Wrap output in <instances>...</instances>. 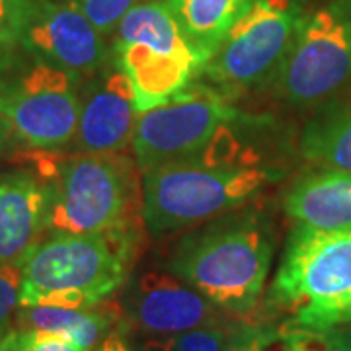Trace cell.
<instances>
[{
	"mask_svg": "<svg viewBox=\"0 0 351 351\" xmlns=\"http://www.w3.org/2000/svg\"><path fill=\"white\" fill-rule=\"evenodd\" d=\"M232 125L195 154L143 170V221L152 237L228 215L281 178Z\"/></svg>",
	"mask_w": 351,
	"mask_h": 351,
	"instance_id": "cell-1",
	"label": "cell"
},
{
	"mask_svg": "<svg viewBox=\"0 0 351 351\" xmlns=\"http://www.w3.org/2000/svg\"><path fill=\"white\" fill-rule=\"evenodd\" d=\"M36 176L49 191L45 234L141 228L143 170L127 152L38 151Z\"/></svg>",
	"mask_w": 351,
	"mask_h": 351,
	"instance_id": "cell-2",
	"label": "cell"
},
{
	"mask_svg": "<svg viewBox=\"0 0 351 351\" xmlns=\"http://www.w3.org/2000/svg\"><path fill=\"white\" fill-rule=\"evenodd\" d=\"M141 228L98 234H49L22 258L20 306L84 308L125 285Z\"/></svg>",
	"mask_w": 351,
	"mask_h": 351,
	"instance_id": "cell-3",
	"label": "cell"
},
{
	"mask_svg": "<svg viewBox=\"0 0 351 351\" xmlns=\"http://www.w3.org/2000/svg\"><path fill=\"white\" fill-rule=\"evenodd\" d=\"M271 260L269 225L260 213H239L193 230L182 240L168 267L217 311L246 316L262 299Z\"/></svg>",
	"mask_w": 351,
	"mask_h": 351,
	"instance_id": "cell-4",
	"label": "cell"
},
{
	"mask_svg": "<svg viewBox=\"0 0 351 351\" xmlns=\"http://www.w3.org/2000/svg\"><path fill=\"white\" fill-rule=\"evenodd\" d=\"M283 326L326 330L351 324V228L297 225L267 293Z\"/></svg>",
	"mask_w": 351,
	"mask_h": 351,
	"instance_id": "cell-5",
	"label": "cell"
},
{
	"mask_svg": "<svg viewBox=\"0 0 351 351\" xmlns=\"http://www.w3.org/2000/svg\"><path fill=\"white\" fill-rule=\"evenodd\" d=\"M112 38V59L131 82L138 115L197 82L209 61L162 0L137 2Z\"/></svg>",
	"mask_w": 351,
	"mask_h": 351,
	"instance_id": "cell-6",
	"label": "cell"
},
{
	"mask_svg": "<svg viewBox=\"0 0 351 351\" xmlns=\"http://www.w3.org/2000/svg\"><path fill=\"white\" fill-rule=\"evenodd\" d=\"M82 80L20 43L0 47V115L25 147L61 151L75 137Z\"/></svg>",
	"mask_w": 351,
	"mask_h": 351,
	"instance_id": "cell-7",
	"label": "cell"
},
{
	"mask_svg": "<svg viewBox=\"0 0 351 351\" xmlns=\"http://www.w3.org/2000/svg\"><path fill=\"white\" fill-rule=\"evenodd\" d=\"M308 0H256L217 43L203 75L230 96L274 82L308 12Z\"/></svg>",
	"mask_w": 351,
	"mask_h": 351,
	"instance_id": "cell-8",
	"label": "cell"
},
{
	"mask_svg": "<svg viewBox=\"0 0 351 351\" xmlns=\"http://www.w3.org/2000/svg\"><path fill=\"white\" fill-rule=\"evenodd\" d=\"M271 84L297 108L322 104L350 86L351 0H326L306 12Z\"/></svg>",
	"mask_w": 351,
	"mask_h": 351,
	"instance_id": "cell-9",
	"label": "cell"
},
{
	"mask_svg": "<svg viewBox=\"0 0 351 351\" xmlns=\"http://www.w3.org/2000/svg\"><path fill=\"white\" fill-rule=\"evenodd\" d=\"M240 119L230 96L193 82L172 100L138 115L131 151L141 170H147L199 152L223 127Z\"/></svg>",
	"mask_w": 351,
	"mask_h": 351,
	"instance_id": "cell-10",
	"label": "cell"
},
{
	"mask_svg": "<svg viewBox=\"0 0 351 351\" xmlns=\"http://www.w3.org/2000/svg\"><path fill=\"white\" fill-rule=\"evenodd\" d=\"M20 45L71 75H96L112 57L106 36L63 0H32Z\"/></svg>",
	"mask_w": 351,
	"mask_h": 351,
	"instance_id": "cell-11",
	"label": "cell"
},
{
	"mask_svg": "<svg viewBox=\"0 0 351 351\" xmlns=\"http://www.w3.org/2000/svg\"><path fill=\"white\" fill-rule=\"evenodd\" d=\"M138 119L137 101L127 75L110 57L96 75L82 80L75 152H125Z\"/></svg>",
	"mask_w": 351,
	"mask_h": 351,
	"instance_id": "cell-12",
	"label": "cell"
},
{
	"mask_svg": "<svg viewBox=\"0 0 351 351\" xmlns=\"http://www.w3.org/2000/svg\"><path fill=\"white\" fill-rule=\"evenodd\" d=\"M125 318L149 338L178 336L215 322V306L172 271L151 269L127 287Z\"/></svg>",
	"mask_w": 351,
	"mask_h": 351,
	"instance_id": "cell-13",
	"label": "cell"
},
{
	"mask_svg": "<svg viewBox=\"0 0 351 351\" xmlns=\"http://www.w3.org/2000/svg\"><path fill=\"white\" fill-rule=\"evenodd\" d=\"M49 191L32 172L0 176V263L22 262L45 234Z\"/></svg>",
	"mask_w": 351,
	"mask_h": 351,
	"instance_id": "cell-14",
	"label": "cell"
},
{
	"mask_svg": "<svg viewBox=\"0 0 351 351\" xmlns=\"http://www.w3.org/2000/svg\"><path fill=\"white\" fill-rule=\"evenodd\" d=\"M285 213L311 228H351V172L320 168L301 176L285 195Z\"/></svg>",
	"mask_w": 351,
	"mask_h": 351,
	"instance_id": "cell-15",
	"label": "cell"
},
{
	"mask_svg": "<svg viewBox=\"0 0 351 351\" xmlns=\"http://www.w3.org/2000/svg\"><path fill=\"white\" fill-rule=\"evenodd\" d=\"M123 324V308L106 301L96 306H18L16 328L43 330L73 341L80 350L94 351Z\"/></svg>",
	"mask_w": 351,
	"mask_h": 351,
	"instance_id": "cell-16",
	"label": "cell"
},
{
	"mask_svg": "<svg viewBox=\"0 0 351 351\" xmlns=\"http://www.w3.org/2000/svg\"><path fill=\"white\" fill-rule=\"evenodd\" d=\"M301 152L318 168L351 172V98L334 104L304 127Z\"/></svg>",
	"mask_w": 351,
	"mask_h": 351,
	"instance_id": "cell-17",
	"label": "cell"
},
{
	"mask_svg": "<svg viewBox=\"0 0 351 351\" xmlns=\"http://www.w3.org/2000/svg\"><path fill=\"white\" fill-rule=\"evenodd\" d=\"M188 38L211 53L225 34L252 8L256 0H162Z\"/></svg>",
	"mask_w": 351,
	"mask_h": 351,
	"instance_id": "cell-18",
	"label": "cell"
},
{
	"mask_svg": "<svg viewBox=\"0 0 351 351\" xmlns=\"http://www.w3.org/2000/svg\"><path fill=\"white\" fill-rule=\"evenodd\" d=\"M287 351H351V324L326 330L281 328Z\"/></svg>",
	"mask_w": 351,
	"mask_h": 351,
	"instance_id": "cell-19",
	"label": "cell"
},
{
	"mask_svg": "<svg viewBox=\"0 0 351 351\" xmlns=\"http://www.w3.org/2000/svg\"><path fill=\"white\" fill-rule=\"evenodd\" d=\"M225 338L226 328L211 324L178 336L147 338L138 351H223Z\"/></svg>",
	"mask_w": 351,
	"mask_h": 351,
	"instance_id": "cell-20",
	"label": "cell"
},
{
	"mask_svg": "<svg viewBox=\"0 0 351 351\" xmlns=\"http://www.w3.org/2000/svg\"><path fill=\"white\" fill-rule=\"evenodd\" d=\"M223 351H287L281 330L262 324H234L226 328Z\"/></svg>",
	"mask_w": 351,
	"mask_h": 351,
	"instance_id": "cell-21",
	"label": "cell"
},
{
	"mask_svg": "<svg viewBox=\"0 0 351 351\" xmlns=\"http://www.w3.org/2000/svg\"><path fill=\"white\" fill-rule=\"evenodd\" d=\"M71 4L82 16H86L88 22L96 25L106 38H112L119 22L125 18V14L141 0H63Z\"/></svg>",
	"mask_w": 351,
	"mask_h": 351,
	"instance_id": "cell-22",
	"label": "cell"
},
{
	"mask_svg": "<svg viewBox=\"0 0 351 351\" xmlns=\"http://www.w3.org/2000/svg\"><path fill=\"white\" fill-rule=\"evenodd\" d=\"M0 343L4 351H84L57 334L22 328H10L0 338Z\"/></svg>",
	"mask_w": 351,
	"mask_h": 351,
	"instance_id": "cell-23",
	"label": "cell"
},
{
	"mask_svg": "<svg viewBox=\"0 0 351 351\" xmlns=\"http://www.w3.org/2000/svg\"><path fill=\"white\" fill-rule=\"evenodd\" d=\"M22 262L0 263V336L10 330V318L20 306Z\"/></svg>",
	"mask_w": 351,
	"mask_h": 351,
	"instance_id": "cell-24",
	"label": "cell"
},
{
	"mask_svg": "<svg viewBox=\"0 0 351 351\" xmlns=\"http://www.w3.org/2000/svg\"><path fill=\"white\" fill-rule=\"evenodd\" d=\"M32 0H0V47L18 45Z\"/></svg>",
	"mask_w": 351,
	"mask_h": 351,
	"instance_id": "cell-25",
	"label": "cell"
},
{
	"mask_svg": "<svg viewBox=\"0 0 351 351\" xmlns=\"http://www.w3.org/2000/svg\"><path fill=\"white\" fill-rule=\"evenodd\" d=\"M94 351H133L129 348V341L123 336V330L119 328L117 332H113L110 338H106Z\"/></svg>",
	"mask_w": 351,
	"mask_h": 351,
	"instance_id": "cell-26",
	"label": "cell"
},
{
	"mask_svg": "<svg viewBox=\"0 0 351 351\" xmlns=\"http://www.w3.org/2000/svg\"><path fill=\"white\" fill-rule=\"evenodd\" d=\"M14 141H18V137L14 133L12 125L8 123V119L4 115H0V154L8 151L14 145Z\"/></svg>",
	"mask_w": 351,
	"mask_h": 351,
	"instance_id": "cell-27",
	"label": "cell"
},
{
	"mask_svg": "<svg viewBox=\"0 0 351 351\" xmlns=\"http://www.w3.org/2000/svg\"><path fill=\"white\" fill-rule=\"evenodd\" d=\"M0 338H2V336H0ZM0 351H4V350H2V343H0Z\"/></svg>",
	"mask_w": 351,
	"mask_h": 351,
	"instance_id": "cell-28",
	"label": "cell"
}]
</instances>
